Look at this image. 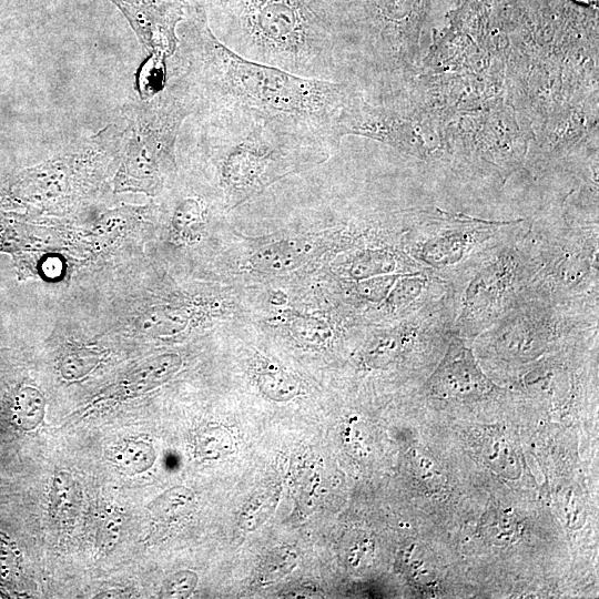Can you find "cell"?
<instances>
[{
    "label": "cell",
    "instance_id": "cell-5",
    "mask_svg": "<svg viewBox=\"0 0 599 599\" xmlns=\"http://www.w3.org/2000/svg\"><path fill=\"white\" fill-rule=\"evenodd\" d=\"M531 231L536 271L525 292L599 308L598 212L564 213L551 222L531 223Z\"/></svg>",
    "mask_w": 599,
    "mask_h": 599
},
{
    "label": "cell",
    "instance_id": "cell-2",
    "mask_svg": "<svg viewBox=\"0 0 599 599\" xmlns=\"http://www.w3.org/2000/svg\"><path fill=\"white\" fill-rule=\"evenodd\" d=\"M192 114V138L213 161L232 206L290 173L324 162L342 140L297 119L243 106H199Z\"/></svg>",
    "mask_w": 599,
    "mask_h": 599
},
{
    "label": "cell",
    "instance_id": "cell-6",
    "mask_svg": "<svg viewBox=\"0 0 599 599\" xmlns=\"http://www.w3.org/2000/svg\"><path fill=\"white\" fill-rule=\"evenodd\" d=\"M196 109V98L182 75L173 73L170 85L140 106L114 190L155 195L176 170L175 143L183 121Z\"/></svg>",
    "mask_w": 599,
    "mask_h": 599
},
{
    "label": "cell",
    "instance_id": "cell-18",
    "mask_svg": "<svg viewBox=\"0 0 599 599\" xmlns=\"http://www.w3.org/2000/svg\"><path fill=\"white\" fill-rule=\"evenodd\" d=\"M405 273L386 274L354 282L352 293L359 303L378 306Z\"/></svg>",
    "mask_w": 599,
    "mask_h": 599
},
{
    "label": "cell",
    "instance_id": "cell-11",
    "mask_svg": "<svg viewBox=\"0 0 599 599\" xmlns=\"http://www.w3.org/2000/svg\"><path fill=\"white\" fill-rule=\"evenodd\" d=\"M427 270L413 260L403 247L372 246L353 253L343 264L345 277L356 282L374 276Z\"/></svg>",
    "mask_w": 599,
    "mask_h": 599
},
{
    "label": "cell",
    "instance_id": "cell-4",
    "mask_svg": "<svg viewBox=\"0 0 599 599\" xmlns=\"http://www.w3.org/2000/svg\"><path fill=\"white\" fill-rule=\"evenodd\" d=\"M536 271L531 223L499 238L441 275L449 285L453 333L471 342L525 292Z\"/></svg>",
    "mask_w": 599,
    "mask_h": 599
},
{
    "label": "cell",
    "instance_id": "cell-7",
    "mask_svg": "<svg viewBox=\"0 0 599 599\" xmlns=\"http://www.w3.org/2000/svg\"><path fill=\"white\" fill-rule=\"evenodd\" d=\"M599 309L522 295L471 344L504 361L524 362L598 329Z\"/></svg>",
    "mask_w": 599,
    "mask_h": 599
},
{
    "label": "cell",
    "instance_id": "cell-20",
    "mask_svg": "<svg viewBox=\"0 0 599 599\" xmlns=\"http://www.w3.org/2000/svg\"><path fill=\"white\" fill-rule=\"evenodd\" d=\"M258 385L273 398L286 399L296 393V385L292 377L275 368L263 372L258 376Z\"/></svg>",
    "mask_w": 599,
    "mask_h": 599
},
{
    "label": "cell",
    "instance_id": "cell-17",
    "mask_svg": "<svg viewBox=\"0 0 599 599\" xmlns=\"http://www.w3.org/2000/svg\"><path fill=\"white\" fill-rule=\"evenodd\" d=\"M50 496V509L53 516H70L79 499L77 484L68 473L57 471Z\"/></svg>",
    "mask_w": 599,
    "mask_h": 599
},
{
    "label": "cell",
    "instance_id": "cell-10",
    "mask_svg": "<svg viewBox=\"0 0 599 599\" xmlns=\"http://www.w3.org/2000/svg\"><path fill=\"white\" fill-rule=\"evenodd\" d=\"M182 366L177 354L169 353L152 357L124 375L97 398L123 400L143 395L172 378Z\"/></svg>",
    "mask_w": 599,
    "mask_h": 599
},
{
    "label": "cell",
    "instance_id": "cell-8",
    "mask_svg": "<svg viewBox=\"0 0 599 599\" xmlns=\"http://www.w3.org/2000/svg\"><path fill=\"white\" fill-rule=\"evenodd\" d=\"M525 220H480L423 211L403 234L404 251L439 275L457 268L481 250L517 230Z\"/></svg>",
    "mask_w": 599,
    "mask_h": 599
},
{
    "label": "cell",
    "instance_id": "cell-21",
    "mask_svg": "<svg viewBox=\"0 0 599 599\" xmlns=\"http://www.w3.org/2000/svg\"><path fill=\"white\" fill-rule=\"evenodd\" d=\"M293 334L306 343H322L331 336L325 323L313 317H296L291 324Z\"/></svg>",
    "mask_w": 599,
    "mask_h": 599
},
{
    "label": "cell",
    "instance_id": "cell-19",
    "mask_svg": "<svg viewBox=\"0 0 599 599\" xmlns=\"http://www.w3.org/2000/svg\"><path fill=\"white\" fill-rule=\"evenodd\" d=\"M190 501L191 495L189 491L183 489L171 490L149 505V509L155 521L169 520L179 516L176 515L179 511H184Z\"/></svg>",
    "mask_w": 599,
    "mask_h": 599
},
{
    "label": "cell",
    "instance_id": "cell-3",
    "mask_svg": "<svg viewBox=\"0 0 599 599\" xmlns=\"http://www.w3.org/2000/svg\"><path fill=\"white\" fill-rule=\"evenodd\" d=\"M223 45L253 62L343 82L339 44L325 0H215Z\"/></svg>",
    "mask_w": 599,
    "mask_h": 599
},
{
    "label": "cell",
    "instance_id": "cell-14",
    "mask_svg": "<svg viewBox=\"0 0 599 599\" xmlns=\"http://www.w3.org/2000/svg\"><path fill=\"white\" fill-rule=\"evenodd\" d=\"M45 398L33 386L21 387L16 395L14 416L24 429L35 428L43 419Z\"/></svg>",
    "mask_w": 599,
    "mask_h": 599
},
{
    "label": "cell",
    "instance_id": "cell-15",
    "mask_svg": "<svg viewBox=\"0 0 599 599\" xmlns=\"http://www.w3.org/2000/svg\"><path fill=\"white\" fill-rule=\"evenodd\" d=\"M155 459L153 447L135 440L125 444L115 455L118 468L125 475H135L149 469Z\"/></svg>",
    "mask_w": 599,
    "mask_h": 599
},
{
    "label": "cell",
    "instance_id": "cell-12",
    "mask_svg": "<svg viewBox=\"0 0 599 599\" xmlns=\"http://www.w3.org/2000/svg\"><path fill=\"white\" fill-rule=\"evenodd\" d=\"M308 246L297 241L283 240L257 250L251 257V266L262 273L282 274L300 267L306 260Z\"/></svg>",
    "mask_w": 599,
    "mask_h": 599
},
{
    "label": "cell",
    "instance_id": "cell-9",
    "mask_svg": "<svg viewBox=\"0 0 599 599\" xmlns=\"http://www.w3.org/2000/svg\"><path fill=\"white\" fill-rule=\"evenodd\" d=\"M469 343L453 334L437 368L425 384L427 395L465 402L481 399L498 390L478 366Z\"/></svg>",
    "mask_w": 599,
    "mask_h": 599
},
{
    "label": "cell",
    "instance_id": "cell-16",
    "mask_svg": "<svg viewBox=\"0 0 599 599\" xmlns=\"http://www.w3.org/2000/svg\"><path fill=\"white\" fill-rule=\"evenodd\" d=\"M101 359V353L90 347L65 349L60 358L59 369L63 378L78 379L91 372Z\"/></svg>",
    "mask_w": 599,
    "mask_h": 599
},
{
    "label": "cell",
    "instance_id": "cell-22",
    "mask_svg": "<svg viewBox=\"0 0 599 599\" xmlns=\"http://www.w3.org/2000/svg\"><path fill=\"white\" fill-rule=\"evenodd\" d=\"M185 325V319L181 315L169 312H156L148 318L144 328L155 329L163 334H174L180 332Z\"/></svg>",
    "mask_w": 599,
    "mask_h": 599
},
{
    "label": "cell",
    "instance_id": "cell-23",
    "mask_svg": "<svg viewBox=\"0 0 599 599\" xmlns=\"http://www.w3.org/2000/svg\"><path fill=\"white\" fill-rule=\"evenodd\" d=\"M196 575L190 571H181L174 575L165 585L164 592L167 597L182 598L189 596L195 587Z\"/></svg>",
    "mask_w": 599,
    "mask_h": 599
},
{
    "label": "cell",
    "instance_id": "cell-1",
    "mask_svg": "<svg viewBox=\"0 0 599 599\" xmlns=\"http://www.w3.org/2000/svg\"><path fill=\"white\" fill-rule=\"evenodd\" d=\"M176 61L199 106L235 105L297 119L338 139V122L355 89L345 82L300 77L250 61L223 45L194 19Z\"/></svg>",
    "mask_w": 599,
    "mask_h": 599
},
{
    "label": "cell",
    "instance_id": "cell-13",
    "mask_svg": "<svg viewBox=\"0 0 599 599\" xmlns=\"http://www.w3.org/2000/svg\"><path fill=\"white\" fill-rule=\"evenodd\" d=\"M206 203L196 195L181 197L174 205L171 216V234L182 243L197 240L204 230Z\"/></svg>",
    "mask_w": 599,
    "mask_h": 599
}]
</instances>
